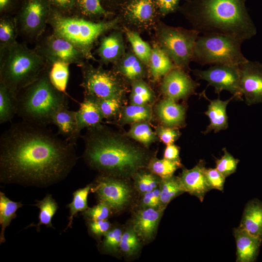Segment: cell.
<instances>
[{
	"label": "cell",
	"mask_w": 262,
	"mask_h": 262,
	"mask_svg": "<svg viewBox=\"0 0 262 262\" xmlns=\"http://www.w3.org/2000/svg\"><path fill=\"white\" fill-rule=\"evenodd\" d=\"M74 146L46 126L13 124L0 139V182L39 187L56 183L76 164Z\"/></svg>",
	"instance_id": "cell-1"
},
{
	"label": "cell",
	"mask_w": 262,
	"mask_h": 262,
	"mask_svg": "<svg viewBox=\"0 0 262 262\" xmlns=\"http://www.w3.org/2000/svg\"><path fill=\"white\" fill-rule=\"evenodd\" d=\"M82 138L85 162L101 174L121 178L132 177L147 167L151 159L146 147L101 124L87 129Z\"/></svg>",
	"instance_id": "cell-2"
},
{
	"label": "cell",
	"mask_w": 262,
	"mask_h": 262,
	"mask_svg": "<svg viewBox=\"0 0 262 262\" xmlns=\"http://www.w3.org/2000/svg\"><path fill=\"white\" fill-rule=\"evenodd\" d=\"M246 1L190 0L178 10L199 34L226 35L243 43L257 34Z\"/></svg>",
	"instance_id": "cell-3"
},
{
	"label": "cell",
	"mask_w": 262,
	"mask_h": 262,
	"mask_svg": "<svg viewBox=\"0 0 262 262\" xmlns=\"http://www.w3.org/2000/svg\"><path fill=\"white\" fill-rule=\"evenodd\" d=\"M66 95L50 82L47 65L37 79L17 94L16 115L22 121L47 126L58 110L67 107Z\"/></svg>",
	"instance_id": "cell-4"
},
{
	"label": "cell",
	"mask_w": 262,
	"mask_h": 262,
	"mask_svg": "<svg viewBox=\"0 0 262 262\" xmlns=\"http://www.w3.org/2000/svg\"><path fill=\"white\" fill-rule=\"evenodd\" d=\"M119 16L98 21L76 15L63 14L51 8L48 24L52 32L72 44L87 60H96L92 49L100 37L116 29Z\"/></svg>",
	"instance_id": "cell-5"
},
{
	"label": "cell",
	"mask_w": 262,
	"mask_h": 262,
	"mask_svg": "<svg viewBox=\"0 0 262 262\" xmlns=\"http://www.w3.org/2000/svg\"><path fill=\"white\" fill-rule=\"evenodd\" d=\"M47 65L34 49L17 42L0 52V82L17 95L37 79Z\"/></svg>",
	"instance_id": "cell-6"
},
{
	"label": "cell",
	"mask_w": 262,
	"mask_h": 262,
	"mask_svg": "<svg viewBox=\"0 0 262 262\" xmlns=\"http://www.w3.org/2000/svg\"><path fill=\"white\" fill-rule=\"evenodd\" d=\"M242 44L239 40L226 35H199L195 44L192 61L201 66H239L248 60L241 50Z\"/></svg>",
	"instance_id": "cell-7"
},
{
	"label": "cell",
	"mask_w": 262,
	"mask_h": 262,
	"mask_svg": "<svg viewBox=\"0 0 262 262\" xmlns=\"http://www.w3.org/2000/svg\"><path fill=\"white\" fill-rule=\"evenodd\" d=\"M199 33L194 29L175 27L160 23L156 36L158 45L177 67L189 70L195 44Z\"/></svg>",
	"instance_id": "cell-8"
},
{
	"label": "cell",
	"mask_w": 262,
	"mask_h": 262,
	"mask_svg": "<svg viewBox=\"0 0 262 262\" xmlns=\"http://www.w3.org/2000/svg\"><path fill=\"white\" fill-rule=\"evenodd\" d=\"M82 74L81 86L84 98L98 99L122 98L126 87L115 71L94 67L87 60L80 66Z\"/></svg>",
	"instance_id": "cell-9"
},
{
	"label": "cell",
	"mask_w": 262,
	"mask_h": 262,
	"mask_svg": "<svg viewBox=\"0 0 262 262\" xmlns=\"http://www.w3.org/2000/svg\"><path fill=\"white\" fill-rule=\"evenodd\" d=\"M51 10L49 0H22L16 16L19 33L37 41L48 24Z\"/></svg>",
	"instance_id": "cell-10"
},
{
	"label": "cell",
	"mask_w": 262,
	"mask_h": 262,
	"mask_svg": "<svg viewBox=\"0 0 262 262\" xmlns=\"http://www.w3.org/2000/svg\"><path fill=\"white\" fill-rule=\"evenodd\" d=\"M33 49L48 64L60 62L80 67L88 60L72 44L53 32L41 36L37 40Z\"/></svg>",
	"instance_id": "cell-11"
},
{
	"label": "cell",
	"mask_w": 262,
	"mask_h": 262,
	"mask_svg": "<svg viewBox=\"0 0 262 262\" xmlns=\"http://www.w3.org/2000/svg\"><path fill=\"white\" fill-rule=\"evenodd\" d=\"M100 200L107 204L112 211L119 212L125 209L132 197L130 184L121 178L101 174L91 189Z\"/></svg>",
	"instance_id": "cell-12"
},
{
	"label": "cell",
	"mask_w": 262,
	"mask_h": 262,
	"mask_svg": "<svg viewBox=\"0 0 262 262\" xmlns=\"http://www.w3.org/2000/svg\"><path fill=\"white\" fill-rule=\"evenodd\" d=\"M193 72L197 80L205 81L208 85L213 86L218 95L225 90L230 92L235 99L242 100L239 66L213 65L206 70L195 69Z\"/></svg>",
	"instance_id": "cell-13"
},
{
	"label": "cell",
	"mask_w": 262,
	"mask_h": 262,
	"mask_svg": "<svg viewBox=\"0 0 262 262\" xmlns=\"http://www.w3.org/2000/svg\"><path fill=\"white\" fill-rule=\"evenodd\" d=\"M118 13L120 20L139 30L150 29L161 16L154 0H126Z\"/></svg>",
	"instance_id": "cell-14"
},
{
	"label": "cell",
	"mask_w": 262,
	"mask_h": 262,
	"mask_svg": "<svg viewBox=\"0 0 262 262\" xmlns=\"http://www.w3.org/2000/svg\"><path fill=\"white\" fill-rule=\"evenodd\" d=\"M239 67L240 89L246 104L262 103V64L248 60Z\"/></svg>",
	"instance_id": "cell-15"
},
{
	"label": "cell",
	"mask_w": 262,
	"mask_h": 262,
	"mask_svg": "<svg viewBox=\"0 0 262 262\" xmlns=\"http://www.w3.org/2000/svg\"><path fill=\"white\" fill-rule=\"evenodd\" d=\"M199 85L185 70L176 67L163 77L160 88L165 98L177 101L196 94Z\"/></svg>",
	"instance_id": "cell-16"
},
{
	"label": "cell",
	"mask_w": 262,
	"mask_h": 262,
	"mask_svg": "<svg viewBox=\"0 0 262 262\" xmlns=\"http://www.w3.org/2000/svg\"><path fill=\"white\" fill-rule=\"evenodd\" d=\"M205 164L200 160L193 168L183 169L179 177L185 191L196 196L201 202L206 193L212 190L206 176Z\"/></svg>",
	"instance_id": "cell-17"
},
{
	"label": "cell",
	"mask_w": 262,
	"mask_h": 262,
	"mask_svg": "<svg viewBox=\"0 0 262 262\" xmlns=\"http://www.w3.org/2000/svg\"><path fill=\"white\" fill-rule=\"evenodd\" d=\"M163 211L160 208H143L136 212L132 227L140 239L147 241L153 238Z\"/></svg>",
	"instance_id": "cell-18"
},
{
	"label": "cell",
	"mask_w": 262,
	"mask_h": 262,
	"mask_svg": "<svg viewBox=\"0 0 262 262\" xmlns=\"http://www.w3.org/2000/svg\"><path fill=\"white\" fill-rule=\"evenodd\" d=\"M125 47L122 34L117 30L101 36L97 53L101 65L115 64L125 54Z\"/></svg>",
	"instance_id": "cell-19"
},
{
	"label": "cell",
	"mask_w": 262,
	"mask_h": 262,
	"mask_svg": "<svg viewBox=\"0 0 262 262\" xmlns=\"http://www.w3.org/2000/svg\"><path fill=\"white\" fill-rule=\"evenodd\" d=\"M237 262H253L258 256L262 238L252 235L238 227L233 229Z\"/></svg>",
	"instance_id": "cell-20"
},
{
	"label": "cell",
	"mask_w": 262,
	"mask_h": 262,
	"mask_svg": "<svg viewBox=\"0 0 262 262\" xmlns=\"http://www.w3.org/2000/svg\"><path fill=\"white\" fill-rule=\"evenodd\" d=\"M156 114L163 126L177 128L185 123L186 108L176 101L165 98L156 106Z\"/></svg>",
	"instance_id": "cell-21"
},
{
	"label": "cell",
	"mask_w": 262,
	"mask_h": 262,
	"mask_svg": "<svg viewBox=\"0 0 262 262\" xmlns=\"http://www.w3.org/2000/svg\"><path fill=\"white\" fill-rule=\"evenodd\" d=\"M201 95L210 102L208 110L205 112V114L210 119V124L203 133L206 134L211 131L217 132L227 129L228 127L227 107L229 103L234 98V97L232 96L226 100H221L219 98L210 100L206 97L204 91Z\"/></svg>",
	"instance_id": "cell-22"
},
{
	"label": "cell",
	"mask_w": 262,
	"mask_h": 262,
	"mask_svg": "<svg viewBox=\"0 0 262 262\" xmlns=\"http://www.w3.org/2000/svg\"><path fill=\"white\" fill-rule=\"evenodd\" d=\"M52 124L58 128V133L69 142L76 145L81 135L77 126L76 111L68 110L67 107L58 110L53 115Z\"/></svg>",
	"instance_id": "cell-23"
},
{
	"label": "cell",
	"mask_w": 262,
	"mask_h": 262,
	"mask_svg": "<svg viewBox=\"0 0 262 262\" xmlns=\"http://www.w3.org/2000/svg\"><path fill=\"white\" fill-rule=\"evenodd\" d=\"M114 65V71L131 83L142 80L146 75V65L133 51L125 52Z\"/></svg>",
	"instance_id": "cell-24"
},
{
	"label": "cell",
	"mask_w": 262,
	"mask_h": 262,
	"mask_svg": "<svg viewBox=\"0 0 262 262\" xmlns=\"http://www.w3.org/2000/svg\"><path fill=\"white\" fill-rule=\"evenodd\" d=\"M239 227L253 235L262 238V202L255 199L247 203Z\"/></svg>",
	"instance_id": "cell-25"
},
{
	"label": "cell",
	"mask_w": 262,
	"mask_h": 262,
	"mask_svg": "<svg viewBox=\"0 0 262 262\" xmlns=\"http://www.w3.org/2000/svg\"><path fill=\"white\" fill-rule=\"evenodd\" d=\"M78 129L81 132L85 128L96 127L101 124L104 118L96 103L92 100L84 98L80 103V107L76 111Z\"/></svg>",
	"instance_id": "cell-26"
},
{
	"label": "cell",
	"mask_w": 262,
	"mask_h": 262,
	"mask_svg": "<svg viewBox=\"0 0 262 262\" xmlns=\"http://www.w3.org/2000/svg\"><path fill=\"white\" fill-rule=\"evenodd\" d=\"M74 15L98 21L110 19L115 14L103 7L101 0H75Z\"/></svg>",
	"instance_id": "cell-27"
},
{
	"label": "cell",
	"mask_w": 262,
	"mask_h": 262,
	"mask_svg": "<svg viewBox=\"0 0 262 262\" xmlns=\"http://www.w3.org/2000/svg\"><path fill=\"white\" fill-rule=\"evenodd\" d=\"M150 75L153 81L164 77L176 66L166 53L157 44L152 47L151 56L147 65Z\"/></svg>",
	"instance_id": "cell-28"
},
{
	"label": "cell",
	"mask_w": 262,
	"mask_h": 262,
	"mask_svg": "<svg viewBox=\"0 0 262 262\" xmlns=\"http://www.w3.org/2000/svg\"><path fill=\"white\" fill-rule=\"evenodd\" d=\"M117 122L121 125L133 124L141 121H149L152 118L150 104L130 105L122 107L119 112Z\"/></svg>",
	"instance_id": "cell-29"
},
{
	"label": "cell",
	"mask_w": 262,
	"mask_h": 262,
	"mask_svg": "<svg viewBox=\"0 0 262 262\" xmlns=\"http://www.w3.org/2000/svg\"><path fill=\"white\" fill-rule=\"evenodd\" d=\"M19 33L16 16L11 15L0 16V52L12 46L17 41Z\"/></svg>",
	"instance_id": "cell-30"
},
{
	"label": "cell",
	"mask_w": 262,
	"mask_h": 262,
	"mask_svg": "<svg viewBox=\"0 0 262 262\" xmlns=\"http://www.w3.org/2000/svg\"><path fill=\"white\" fill-rule=\"evenodd\" d=\"M22 206L20 202L10 200L2 192H0V244L5 242L4 232L12 220L16 217V212Z\"/></svg>",
	"instance_id": "cell-31"
},
{
	"label": "cell",
	"mask_w": 262,
	"mask_h": 262,
	"mask_svg": "<svg viewBox=\"0 0 262 262\" xmlns=\"http://www.w3.org/2000/svg\"><path fill=\"white\" fill-rule=\"evenodd\" d=\"M16 109L17 94L0 82V123L11 121Z\"/></svg>",
	"instance_id": "cell-32"
},
{
	"label": "cell",
	"mask_w": 262,
	"mask_h": 262,
	"mask_svg": "<svg viewBox=\"0 0 262 262\" xmlns=\"http://www.w3.org/2000/svg\"><path fill=\"white\" fill-rule=\"evenodd\" d=\"M159 188L161 208L164 210L172 200L185 192L179 177L174 176L161 178Z\"/></svg>",
	"instance_id": "cell-33"
},
{
	"label": "cell",
	"mask_w": 262,
	"mask_h": 262,
	"mask_svg": "<svg viewBox=\"0 0 262 262\" xmlns=\"http://www.w3.org/2000/svg\"><path fill=\"white\" fill-rule=\"evenodd\" d=\"M130 138L147 147L159 139L155 131H153L149 121H141L131 124L127 133Z\"/></svg>",
	"instance_id": "cell-34"
},
{
	"label": "cell",
	"mask_w": 262,
	"mask_h": 262,
	"mask_svg": "<svg viewBox=\"0 0 262 262\" xmlns=\"http://www.w3.org/2000/svg\"><path fill=\"white\" fill-rule=\"evenodd\" d=\"M48 65L50 82L57 90L67 95L66 89L69 79L70 65L57 62Z\"/></svg>",
	"instance_id": "cell-35"
},
{
	"label": "cell",
	"mask_w": 262,
	"mask_h": 262,
	"mask_svg": "<svg viewBox=\"0 0 262 262\" xmlns=\"http://www.w3.org/2000/svg\"><path fill=\"white\" fill-rule=\"evenodd\" d=\"M34 205L39 209V222L35 225L37 230L40 229V226L42 225L53 228L52 219L58 208V205L52 196L47 195L42 200L37 201Z\"/></svg>",
	"instance_id": "cell-36"
},
{
	"label": "cell",
	"mask_w": 262,
	"mask_h": 262,
	"mask_svg": "<svg viewBox=\"0 0 262 262\" xmlns=\"http://www.w3.org/2000/svg\"><path fill=\"white\" fill-rule=\"evenodd\" d=\"M125 33L131 46L132 51L147 66L152 52V47L141 37L136 31L126 29Z\"/></svg>",
	"instance_id": "cell-37"
},
{
	"label": "cell",
	"mask_w": 262,
	"mask_h": 262,
	"mask_svg": "<svg viewBox=\"0 0 262 262\" xmlns=\"http://www.w3.org/2000/svg\"><path fill=\"white\" fill-rule=\"evenodd\" d=\"M155 98L154 92L143 79L131 83L130 103L147 105L151 103Z\"/></svg>",
	"instance_id": "cell-38"
},
{
	"label": "cell",
	"mask_w": 262,
	"mask_h": 262,
	"mask_svg": "<svg viewBox=\"0 0 262 262\" xmlns=\"http://www.w3.org/2000/svg\"><path fill=\"white\" fill-rule=\"evenodd\" d=\"M181 166L180 161H174L165 158L159 159L152 158L150 160L147 168L161 178L173 176L175 171Z\"/></svg>",
	"instance_id": "cell-39"
},
{
	"label": "cell",
	"mask_w": 262,
	"mask_h": 262,
	"mask_svg": "<svg viewBox=\"0 0 262 262\" xmlns=\"http://www.w3.org/2000/svg\"><path fill=\"white\" fill-rule=\"evenodd\" d=\"M91 185L79 189L73 193V199L71 202L67 205L69 209L70 216L69 222L66 231L68 228H71L74 216L80 212L85 211L88 208L87 197L91 189Z\"/></svg>",
	"instance_id": "cell-40"
},
{
	"label": "cell",
	"mask_w": 262,
	"mask_h": 262,
	"mask_svg": "<svg viewBox=\"0 0 262 262\" xmlns=\"http://www.w3.org/2000/svg\"><path fill=\"white\" fill-rule=\"evenodd\" d=\"M132 178L136 189L141 194L153 190L159 186L161 178L150 171L140 170Z\"/></svg>",
	"instance_id": "cell-41"
},
{
	"label": "cell",
	"mask_w": 262,
	"mask_h": 262,
	"mask_svg": "<svg viewBox=\"0 0 262 262\" xmlns=\"http://www.w3.org/2000/svg\"><path fill=\"white\" fill-rule=\"evenodd\" d=\"M86 98L93 100L98 107L104 118L107 119H110L118 114L122 107V98L108 99Z\"/></svg>",
	"instance_id": "cell-42"
},
{
	"label": "cell",
	"mask_w": 262,
	"mask_h": 262,
	"mask_svg": "<svg viewBox=\"0 0 262 262\" xmlns=\"http://www.w3.org/2000/svg\"><path fill=\"white\" fill-rule=\"evenodd\" d=\"M139 239L132 227L127 229L123 233L120 243V249L127 256L134 255L140 248Z\"/></svg>",
	"instance_id": "cell-43"
},
{
	"label": "cell",
	"mask_w": 262,
	"mask_h": 262,
	"mask_svg": "<svg viewBox=\"0 0 262 262\" xmlns=\"http://www.w3.org/2000/svg\"><path fill=\"white\" fill-rule=\"evenodd\" d=\"M223 155L215 160V168L226 178L235 172L239 160L235 158L226 148L223 149Z\"/></svg>",
	"instance_id": "cell-44"
},
{
	"label": "cell",
	"mask_w": 262,
	"mask_h": 262,
	"mask_svg": "<svg viewBox=\"0 0 262 262\" xmlns=\"http://www.w3.org/2000/svg\"><path fill=\"white\" fill-rule=\"evenodd\" d=\"M123 232L119 228L110 229L104 235L102 248L106 252H115L119 248Z\"/></svg>",
	"instance_id": "cell-45"
},
{
	"label": "cell",
	"mask_w": 262,
	"mask_h": 262,
	"mask_svg": "<svg viewBox=\"0 0 262 262\" xmlns=\"http://www.w3.org/2000/svg\"><path fill=\"white\" fill-rule=\"evenodd\" d=\"M111 211L107 204L100 201L93 207L88 208L84 214L91 220H106L110 216Z\"/></svg>",
	"instance_id": "cell-46"
},
{
	"label": "cell",
	"mask_w": 262,
	"mask_h": 262,
	"mask_svg": "<svg viewBox=\"0 0 262 262\" xmlns=\"http://www.w3.org/2000/svg\"><path fill=\"white\" fill-rule=\"evenodd\" d=\"M155 132L159 139L166 145L174 144L180 135L177 128L164 126L157 127Z\"/></svg>",
	"instance_id": "cell-47"
},
{
	"label": "cell",
	"mask_w": 262,
	"mask_h": 262,
	"mask_svg": "<svg viewBox=\"0 0 262 262\" xmlns=\"http://www.w3.org/2000/svg\"><path fill=\"white\" fill-rule=\"evenodd\" d=\"M205 174L212 189H217L221 191L223 190L226 177L216 168H206Z\"/></svg>",
	"instance_id": "cell-48"
},
{
	"label": "cell",
	"mask_w": 262,
	"mask_h": 262,
	"mask_svg": "<svg viewBox=\"0 0 262 262\" xmlns=\"http://www.w3.org/2000/svg\"><path fill=\"white\" fill-rule=\"evenodd\" d=\"M142 194L143 196L140 201L142 208H154L162 209L160 204V189L159 186L152 191Z\"/></svg>",
	"instance_id": "cell-49"
},
{
	"label": "cell",
	"mask_w": 262,
	"mask_h": 262,
	"mask_svg": "<svg viewBox=\"0 0 262 262\" xmlns=\"http://www.w3.org/2000/svg\"><path fill=\"white\" fill-rule=\"evenodd\" d=\"M51 8L67 15L74 13L75 0H49Z\"/></svg>",
	"instance_id": "cell-50"
},
{
	"label": "cell",
	"mask_w": 262,
	"mask_h": 262,
	"mask_svg": "<svg viewBox=\"0 0 262 262\" xmlns=\"http://www.w3.org/2000/svg\"><path fill=\"white\" fill-rule=\"evenodd\" d=\"M161 16H164L179 10L181 0H154Z\"/></svg>",
	"instance_id": "cell-51"
},
{
	"label": "cell",
	"mask_w": 262,
	"mask_h": 262,
	"mask_svg": "<svg viewBox=\"0 0 262 262\" xmlns=\"http://www.w3.org/2000/svg\"><path fill=\"white\" fill-rule=\"evenodd\" d=\"M91 221L89 225V229L91 232L96 236L104 235L110 229L111 224L107 219Z\"/></svg>",
	"instance_id": "cell-52"
},
{
	"label": "cell",
	"mask_w": 262,
	"mask_h": 262,
	"mask_svg": "<svg viewBox=\"0 0 262 262\" xmlns=\"http://www.w3.org/2000/svg\"><path fill=\"white\" fill-rule=\"evenodd\" d=\"M22 0H0V15H11L17 12Z\"/></svg>",
	"instance_id": "cell-53"
},
{
	"label": "cell",
	"mask_w": 262,
	"mask_h": 262,
	"mask_svg": "<svg viewBox=\"0 0 262 262\" xmlns=\"http://www.w3.org/2000/svg\"><path fill=\"white\" fill-rule=\"evenodd\" d=\"M180 149L178 146L174 144L166 145L164 154V158L169 160L180 161Z\"/></svg>",
	"instance_id": "cell-54"
},
{
	"label": "cell",
	"mask_w": 262,
	"mask_h": 262,
	"mask_svg": "<svg viewBox=\"0 0 262 262\" xmlns=\"http://www.w3.org/2000/svg\"><path fill=\"white\" fill-rule=\"evenodd\" d=\"M126 0H101L103 7L108 11L115 14L118 12L122 4Z\"/></svg>",
	"instance_id": "cell-55"
},
{
	"label": "cell",
	"mask_w": 262,
	"mask_h": 262,
	"mask_svg": "<svg viewBox=\"0 0 262 262\" xmlns=\"http://www.w3.org/2000/svg\"><path fill=\"white\" fill-rule=\"evenodd\" d=\"M185 1H188V0H184Z\"/></svg>",
	"instance_id": "cell-56"
}]
</instances>
